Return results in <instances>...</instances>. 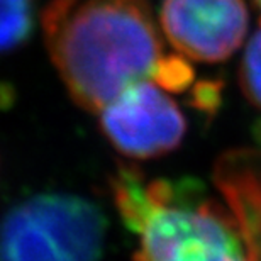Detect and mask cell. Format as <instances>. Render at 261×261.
Wrapping results in <instances>:
<instances>
[{
	"mask_svg": "<svg viewBox=\"0 0 261 261\" xmlns=\"http://www.w3.org/2000/svg\"><path fill=\"white\" fill-rule=\"evenodd\" d=\"M41 25L71 100L88 112H100L133 83L151 80L165 56L148 0H51Z\"/></svg>",
	"mask_w": 261,
	"mask_h": 261,
	"instance_id": "6da1fadb",
	"label": "cell"
},
{
	"mask_svg": "<svg viewBox=\"0 0 261 261\" xmlns=\"http://www.w3.org/2000/svg\"><path fill=\"white\" fill-rule=\"evenodd\" d=\"M124 226L138 236L133 261H248L226 203L194 178H146L119 165L109 181Z\"/></svg>",
	"mask_w": 261,
	"mask_h": 261,
	"instance_id": "7a4b0ae2",
	"label": "cell"
},
{
	"mask_svg": "<svg viewBox=\"0 0 261 261\" xmlns=\"http://www.w3.org/2000/svg\"><path fill=\"white\" fill-rule=\"evenodd\" d=\"M107 219L88 198L39 194L0 222V261H100Z\"/></svg>",
	"mask_w": 261,
	"mask_h": 261,
	"instance_id": "3957f363",
	"label": "cell"
},
{
	"mask_svg": "<svg viewBox=\"0 0 261 261\" xmlns=\"http://www.w3.org/2000/svg\"><path fill=\"white\" fill-rule=\"evenodd\" d=\"M100 130L114 148L136 160L160 158L175 151L187 133L178 106L153 80H141L102 109Z\"/></svg>",
	"mask_w": 261,
	"mask_h": 261,
	"instance_id": "277c9868",
	"label": "cell"
},
{
	"mask_svg": "<svg viewBox=\"0 0 261 261\" xmlns=\"http://www.w3.org/2000/svg\"><path fill=\"white\" fill-rule=\"evenodd\" d=\"M160 24L181 56L221 63L243 44L249 14L244 0H163Z\"/></svg>",
	"mask_w": 261,
	"mask_h": 261,
	"instance_id": "5b68a950",
	"label": "cell"
},
{
	"mask_svg": "<svg viewBox=\"0 0 261 261\" xmlns=\"http://www.w3.org/2000/svg\"><path fill=\"white\" fill-rule=\"evenodd\" d=\"M214 181L239 229L248 261H261V149H231L219 156Z\"/></svg>",
	"mask_w": 261,
	"mask_h": 261,
	"instance_id": "8992f818",
	"label": "cell"
},
{
	"mask_svg": "<svg viewBox=\"0 0 261 261\" xmlns=\"http://www.w3.org/2000/svg\"><path fill=\"white\" fill-rule=\"evenodd\" d=\"M34 29V0H0V55L25 44Z\"/></svg>",
	"mask_w": 261,
	"mask_h": 261,
	"instance_id": "52a82bcc",
	"label": "cell"
},
{
	"mask_svg": "<svg viewBox=\"0 0 261 261\" xmlns=\"http://www.w3.org/2000/svg\"><path fill=\"white\" fill-rule=\"evenodd\" d=\"M239 87L246 100L261 109V19L243 55L239 66Z\"/></svg>",
	"mask_w": 261,
	"mask_h": 261,
	"instance_id": "ba28073f",
	"label": "cell"
},
{
	"mask_svg": "<svg viewBox=\"0 0 261 261\" xmlns=\"http://www.w3.org/2000/svg\"><path fill=\"white\" fill-rule=\"evenodd\" d=\"M151 80L163 90L184 92L192 85L194 70H192L189 61L184 60V56L165 55L156 65Z\"/></svg>",
	"mask_w": 261,
	"mask_h": 261,
	"instance_id": "9c48e42d",
	"label": "cell"
},
{
	"mask_svg": "<svg viewBox=\"0 0 261 261\" xmlns=\"http://www.w3.org/2000/svg\"><path fill=\"white\" fill-rule=\"evenodd\" d=\"M253 2H254V4H256V5H258V7H259V10H261V0H253Z\"/></svg>",
	"mask_w": 261,
	"mask_h": 261,
	"instance_id": "30bf717a",
	"label": "cell"
}]
</instances>
